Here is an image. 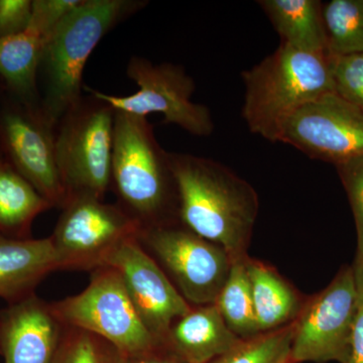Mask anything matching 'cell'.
Wrapping results in <instances>:
<instances>
[{
    "mask_svg": "<svg viewBox=\"0 0 363 363\" xmlns=\"http://www.w3.org/2000/svg\"><path fill=\"white\" fill-rule=\"evenodd\" d=\"M44 40L28 28L25 32L0 38V75L13 90L30 96L42 57Z\"/></svg>",
    "mask_w": 363,
    "mask_h": 363,
    "instance_id": "obj_20",
    "label": "cell"
},
{
    "mask_svg": "<svg viewBox=\"0 0 363 363\" xmlns=\"http://www.w3.org/2000/svg\"><path fill=\"white\" fill-rule=\"evenodd\" d=\"M242 118L252 133L272 143H277L281 125L298 109L335 93L328 52L298 51L283 43L242 72Z\"/></svg>",
    "mask_w": 363,
    "mask_h": 363,
    "instance_id": "obj_2",
    "label": "cell"
},
{
    "mask_svg": "<svg viewBox=\"0 0 363 363\" xmlns=\"http://www.w3.org/2000/svg\"><path fill=\"white\" fill-rule=\"evenodd\" d=\"M358 309L352 267L343 269L294 322L292 362L343 363Z\"/></svg>",
    "mask_w": 363,
    "mask_h": 363,
    "instance_id": "obj_10",
    "label": "cell"
},
{
    "mask_svg": "<svg viewBox=\"0 0 363 363\" xmlns=\"http://www.w3.org/2000/svg\"><path fill=\"white\" fill-rule=\"evenodd\" d=\"M104 267L118 272L143 323L161 344L174 322L192 309L145 252L138 236L123 241L106 257Z\"/></svg>",
    "mask_w": 363,
    "mask_h": 363,
    "instance_id": "obj_12",
    "label": "cell"
},
{
    "mask_svg": "<svg viewBox=\"0 0 363 363\" xmlns=\"http://www.w3.org/2000/svg\"><path fill=\"white\" fill-rule=\"evenodd\" d=\"M322 13L328 54H363V0H331Z\"/></svg>",
    "mask_w": 363,
    "mask_h": 363,
    "instance_id": "obj_22",
    "label": "cell"
},
{
    "mask_svg": "<svg viewBox=\"0 0 363 363\" xmlns=\"http://www.w3.org/2000/svg\"><path fill=\"white\" fill-rule=\"evenodd\" d=\"M138 240L168 269L189 304H215L233 262L225 250L169 222L143 226Z\"/></svg>",
    "mask_w": 363,
    "mask_h": 363,
    "instance_id": "obj_9",
    "label": "cell"
},
{
    "mask_svg": "<svg viewBox=\"0 0 363 363\" xmlns=\"http://www.w3.org/2000/svg\"><path fill=\"white\" fill-rule=\"evenodd\" d=\"M0 164H1V162H0Z\"/></svg>",
    "mask_w": 363,
    "mask_h": 363,
    "instance_id": "obj_32",
    "label": "cell"
},
{
    "mask_svg": "<svg viewBox=\"0 0 363 363\" xmlns=\"http://www.w3.org/2000/svg\"><path fill=\"white\" fill-rule=\"evenodd\" d=\"M52 363H128V357L96 334L65 326Z\"/></svg>",
    "mask_w": 363,
    "mask_h": 363,
    "instance_id": "obj_24",
    "label": "cell"
},
{
    "mask_svg": "<svg viewBox=\"0 0 363 363\" xmlns=\"http://www.w3.org/2000/svg\"><path fill=\"white\" fill-rule=\"evenodd\" d=\"M142 228L121 206L95 198H72L51 236L60 269H99L123 241L140 235Z\"/></svg>",
    "mask_w": 363,
    "mask_h": 363,
    "instance_id": "obj_8",
    "label": "cell"
},
{
    "mask_svg": "<svg viewBox=\"0 0 363 363\" xmlns=\"http://www.w3.org/2000/svg\"><path fill=\"white\" fill-rule=\"evenodd\" d=\"M81 2L82 0H33L28 28L45 40Z\"/></svg>",
    "mask_w": 363,
    "mask_h": 363,
    "instance_id": "obj_27",
    "label": "cell"
},
{
    "mask_svg": "<svg viewBox=\"0 0 363 363\" xmlns=\"http://www.w3.org/2000/svg\"><path fill=\"white\" fill-rule=\"evenodd\" d=\"M126 73L138 86V90L128 96L84 89L113 111L143 117L162 113L164 123L176 124L190 135L208 136L213 133L211 111L205 105L193 102L195 82L185 69L171 63L155 64L135 56L128 62Z\"/></svg>",
    "mask_w": 363,
    "mask_h": 363,
    "instance_id": "obj_7",
    "label": "cell"
},
{
    "mask_svg": "<svg viewBox=\"0 0 363 363\" xmlns=\"http://www.w3.org/2000/svg\"><path fill=\"white\" fill-rule=\"evenodd\" d=\"M343 363H363V298L358 297V309Z\"/></svg>",
    "mask_w": 363,
    "mask_h": 363,
    "instance_id": "obj_29",
    "label": "cell"
},
{
    "mask_svg": "<svg viewBox=\"0 0 363 363\" xmlns=\"http://www.w3.org/2000/svg\"><path fill=\"white\" fill-rule=\"evenodd\" d=\"M65 326L35 293L0 311V354L4 363H52Z\"/></svg>",
    "mask_w": 363,
    "mask_h": 363,
    "instance_id": "obj_14",
    "label": "cell"
},
{
    "mask_svg": "<svg viewBox=\"0 0 363 363\" xmlns=\"http://www.w3.org/2000/svg\"><path fill=\"white\" fill-rule=\"evenodd\" d=\"M294 323L245 339L210 363H293Z\"/></svg>",
    "mask_w": 363,
    "mask_h": 363,
    "instance_id": "obj_23",
    "label": "cell"
},
{
    "mask_svg": "<svg viewBox=\"0 0 363 363\" xmlns=\"http://www.w3.org/2000/svg\"><path fill=\"white\" fill-rule=\"evenodd\" d=\"M169 157L184 226L225 250L233 262L247 257L259 213L255 189L214 160L177 152Z\"/></svg>",
    "mask_w": 363,
    "mask_h": 363,
    "instance_id": "obj_1",
    "label": "cell"
},
{
    "mask_svg": "<svg viewBox=\"0 0 363 363\" xmlns=\"http://www.w3.org/2000/svg\"><path fill=\"white\" fill-rule=\"evenodd\" d=\"M277 143L338 166L363 157V112L336 93H329L289 117Z\"/></svg>",
    "mask_w": 363,
    "mask_h": 363,
    "instance_id": "obj_11",
    "label": "cell"
},
{
    "mask_svg": "<svg viewBox=\"0 0 363 363\" xmlns=\"http://www.w3.org/2000/svg\"><path fill=\"white\" fill-rule=\"evenodd\" d=\"M52 207L13 167L0 164V235L23 238L33 219Z\"/></svg>",
    "mask_w": 363,
    "mask_h": 363,
    "instance_id": "obj_19",
    "label": "cell"
},
{
    "mask_svg": "<svg viewBox=\"0 0 363 363\" xmlns=\"http://www.w3.org/2000/svg\"><path fill=\"white\" fill-rule=\"evenodd\" d=\"M337 169L347 193L357 231V255L355 262L363 260V157L338 164Z\"/></svg>",
    "mask_w": 363,
    "mask_h": 363,
    "instance_id": "obj_26",
    "label": "cell"
},
{
    "mask_svg": "<svg viewBox=\"0 0 363 363\" xmlns=\"http://www.w3.org/2000/svg\"><path fill=\"white\" fill-rule=\"evenodd\" d=\"M247 269L260 333L286 326L298 314V301L293 289L262 262L247 259Z\"/></svg>",
    "mask_w": 363,
    "mask_h": 363,
    "instance_id": "obj_18",
    "label": "cell"
},
{
    "mask_svg": "<svg viewBox=\"0 0 363 363\" xmlns=\"http://www.w3.org/2000/svg\"><path fill=\"white\" fill-rule=\"evenodd\" d=\"M112 183L121 207L143 226L168 223L175 180L169 152L157 143L147 117L114 111Z\"/></svg>",
    "mask_w": 363,
    "mask_h": 363,
    "instance_id": "obj_4",
    "label": "cell"
},
{
    "mask_svg": "<svg viewBox=\"0 0 363 363\" xmlns=\"http://www.w3.org/2000/svg\"><path fill=\"white\" fill-rule=\"evenodd\" d=\"M283 44L298 51L328 52L323 23V4L319 0H260Z\"/></svg>",
    "mask_w": 363,
    "mask_h": 363,
    "instance_id": "obj_17",
    "label": "cell"
},
{
    "mask_svg": "<svg viewBox=\"0 0 363 363\" xmlns=\"http://www.w3.org/2000/svg\"><path fill=\"white\" fill-rule=\"evenodd\" d=\"M128 363H186L161 345L145 354L128 358Z\"/></svg>",
    "mask_w": 363,
    "mask_h": 363,
    "instance_id": "obj_30",
    "label": "cell"
},
{
    "mask_svg": "<svg viewBox=\"0 0 363 363\" xmlns=\"http://www.w3.org/2000/svg\"><path fill=\"white\" fill-rule=\"evenodd\" d=\"M243 339L227 327L215 304L199 306L174 322L162 345L186 363H210Z\"/></svg>",
    "mask_w": 363,
    "mask_h": 363,
    "instance_id": "obj_15",
    "label": "cell"
},
{
    "mask_svg": "<svg viewBox=\"0 0 363 363\" xmlns=\"http://www.w3.org/2000/svg\"><path fill=\"white\" fill-rule=\"evenodd\" d=\"M329 63L336 94L363 112V54L329 55Z\"/></svg>",
    "mask_w": 363,
    "mask_h": 363,
    "instance_id": "obj_25",
    "label": "cell"
},
{
    "mask_svg": "<svg viewBox=\"0 0 363 363\" xmlns=\"http://www.w3.org/2000/svg\"><path fill=\"white\" fill-rule=\"evenodd\" d=\"M51 306L64 326L96 334L116 345L128 358L145 354L162 345L143 323L113 267L95 269L84 291Z\"/></svg>",
    "mask_w": 363,
    "mask_h": 363,
    "instance_id": "obj_6",
    "label": "cell"
},
{
    "mask_svg": "<svg viewBox=\"0 0 363 363\" xmlns=\"http://www.w3.org/2000/svg\"><path fill=\"white\" fill-rule=\"evenodd\" d=\"M54 128L43 114L11 111L2 118V133L13 168L52 207L63 208L67 193L57 162Z\"/></svg>",
    "mask_w": 363,
    "mask_h": 363,
    "instance_id": "obj_13",
    "label": "cell"
},
{
    "mask_svg": "<svg viewBox=\"0 0 363 363\" xmlns=\"http://www.w3.org/2000/svg\"><path fill=\"white\" fill-rule=\"evenodd\" d=\"M114 111L91 95L59 123L56 156L60 175L72 198L104 200L111 184Z\"/></svg>",
    "mask_w": 363,
    "mask_h": 363,
    "instance_id": "obj_5",
    "label": "cell"
},
{
    "mask_svg": "<svg viewBox=\"0 0 363 363\" xmlns=\"http://www.w3.org/2000/svg\"><path fill=\"white\" fill-rule=\"evenodd\" d=\"M32 13L30 0H0V38L11 37L28 30Z\"/></svg>",
    "mask_w": 363,
    "mask_h": 363,
    "instance_id": "obj_28",
    "label": "cell"
},
{
    "mask_svg": "<svg viewBox=\"0 0 363 363\" xmlns=\"http://www.w3.org/2000/svg\"><path fill=\"white\" fill-rule=\"evenodd\" d=\"M143 2L82 0L44 40L40 65L45 92L42 114L52 128L82 99L83 72L95 48Z\"/></svg>",
    "mask_w": 363,
    "mask_h": 363,
    "instance_id": "obj_3",
    "label": "cell"
},
{
    "mask_svg": "<svg viewBox=\"0 0 363 363\" xmlns=\"http://www.w3.org/2000/svg\"><path fill=\"white\" fill-rule=\"evenodd\" d=\"M352 269L358 297L363 298V260L362 262H355Z\"/></svg>",
    "mask_w": 363,
    "mask_h": 363,
    "instance_id": "obj_31",
    "label": "cell"
},
{
    "mask_svg": "<svg viewBox=\"0 0 363 363\" xmlns=\"http://www.w3.org/2000/svg\"><path fill=\"white\" fill-rule=\"evenodd\" d=\"M57 269L59 260L51 238L0 235V298L13 303L32 295L40 281Z\"/></svg>",
    "mask_w": 363,
    "mask_h": 363,
    "instance_id": "obj_16",
    "label": "cell"
},
{
    "mask_svg": "<svg viewBox=\"0 0 363 363\" xmlns=\"http://www.w3.org/2000/svg\"><path fill=\"white\" fill-rule=\"evenodd\" d=\"M247 260L245 257L233 262L225 285L215 302L227 327L243 340L262 334L253 309Z\"/></svg>",
    "mask_w": 363,
    "mask_h": 363,
    "instance_id": "obj_21",
    "label": "cell"
}]
</instances>
